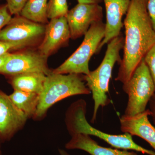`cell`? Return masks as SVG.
<instances>
[{"instance_id":"obj_20","label":"cell","mask_w":155,"mask_h":155,"mask_svg":"<svg viewBox=\"0 0 155 155\" xmlns=\"http://www.w3.org/2000/svg\"><path fill=\"white\" fill-rule=\"evenodd\" d=\"M7 5L11 15H19L28 0H6Z\"/></svg>"},{"instance_id":"obj_25","label":"cell","mask_w":155,"mask_h":155,"mask_svg":"<svg viewBox=\"0 0 155 155\" xmlns=\"http://www.w3.org/2000/svg\"><path fill=\"white\" fill-rule=\"evenodd\" d=\"M10 54L11 53L10 52H7L3 55L0 56V69L4 66V64L8 59Z\"/></svg>"},{"instance_id":"obj_5","label":"cell","mask_w":155,"mask_h":155,"mask_svg":"<svg viewBox=\"0 0 155 155\" xmlns=\"http://www.w3.org/2000/svg\"><path fill=\"white\" fill-rule=\"evenodd\" d=\"M105 24L102 21L92 24L82 43L76 51L59 67L52 70L58 74H89V63L105 36Z\"/></svg>"},{"instance_id":"obj_4","label":"cell","mask_w":155,"mask_h":155,"mask_svg":"<svg viewBox=\"0 0 155 155\" xmlns=\"http://www.w3.org/2000/svg\"><path fill=\"white\" fill-rule=\"evenodd\" d=\"M124 38L122 35L116 37L107 44L105 55L101 63L95 70L84 75L86 85L92 94L94 103L91 122L94 123L100 107H104L110 102L108 98L109 83L112 71L116 62L120 64L121 59L119 52L123 49Z\"/></svg>"},{"instance_id":"obj_26","label":"cell","mask_w":155,"mask_h":155,"mask_svg":"<svg viewBox=\"0 0 155 155\" xmlns=\"http://www.w3.org/2000/svg\"><path fill=\"white\" fill-rule=\"evenodd\" d=\"M78 3H86V4H99L103 2V0H77Z\"/></svg>"},{"instance_id":"obj_28","label":"cell","mask_w":155,"mask_h":155,"mask_svg":"<svg viewBox=\"0 0 155 155\" xmlns=\"http://www.w3.org/2000/svg\"><path fill=\"white\" fill-rule=\"evenodd\" d=\"M2 151H1V146H0V154H2Z\"/></svg>"},{"instance_id":"obj_12","label":"cell","mask_w":155,"mask_h":155,"mask_svg":"<svg viewBox=\"0 0 155 155\" xmlns=\"http://www.w3.org/2000/svg\"><path fill=\"white\" fill-rule=\"evenodd\" d=\"M106 14L105 36L97 50L98 53L105 45L121 35L123 26L122 17L126 14L130 0H103Z\"/></svg>"},{"instance_id":"obj_3","label":"cell","mask_w":155,"mask_h":155,"mask_svg":"<svg viewBox=\"0 0 155 155\" xmlns=\"http://www.w3.org/2000/svg\"><path fill=\"white\" fill-rule=\"evenodd\" d=\"M91 93L82 74H62L52 72L46 75L39 94L37 109L32 118L35 121L44 119L51 107L61 100L78 95Z\"/></svg>"},{"instance_id":"obj_8","label":"cell","mask_w":155,"mask_h":155,"mask_svg":"<svg viewBox=\"0 0 155 155\" xmlns=\"http://www.w3.org/2000/svg\"><path fill=\"white\" fill-rule=\"evenodd\" d=\"M48 59L38 51L33 50L11 53L8 59L0 69V74L9 77L30 72H40L48 75L52 70L48 66Z\"/></svg>"},{"instance_id":"obj_2","label":"cell","mask_w":155,"mask_h":155,"mask_svg":"<svg viewBox=\"0 0 155 155\" xmlns=\"http://www.w3.org/2000/svg\"><path fill=\"white\" fill-rule=\"evenodd\" d=\"M86 102L79 99L72 103L65 114V122L70 136L82 133L97 137L110 145L114 148L132 150L149 155H155V152L147 149L137 144L132 136L128 133L115 135L105 133L92 126L86 119Z\"/></svg>"},{"instance_id":"obj_30","label":"cell","mask_w":155,"mask_h":155,"mask_svg":"<svg viewBox=\"0 0 155 155\" xmlns=\"http://www.w3.org/2000/svg\"><path fill=\"white\" fill-rule=\"evenodd\" d=\"M0 1H1V0H0Z\"/></svg>"},{"instance_id":"obj_23","label":"cell","mask_w":155,"mask_h":155,"mask_svg":"<svg viewBox=\"0 0 155 155\" xmlns=\"http://www.w3.org/2000/svg\"><path fill=\"white\" fill-rule=\"evenodd\" d=\"M11 50H16V46L14 44L0 41V56Z\"/></svg>"},{"instance_id":"obj_15","label":"cell","mask_w":155,"mask_h":155,"mask_svg":"<svg viewBox=\"0 0 155 155\" xmlns=\"http://www.w3.org/2000/svg\"><path fill=\"white\" fill-rule=\"evenodd\" d=\"M46 75L40 72H30L10 77V83L14 90L35 93L42 90Z\"/></svg>"},{"instance_id":"obj_29","label":"cell","mask_w":155,"mask_h":155,"mask_svg":"<svg viewBox=\"0 0 155 155\" xmlns=\"http://www.w3.org/2000/svg\"><path fill=\"white\" fill-rule=\"evenodd\" d=\"M0 155H2V153L1 154H0Z\"/></svg>"},{"instance_id":"obj_18","label":"cell","mask_w":155,"mask_h":155,"mask_svg":"<svg viewBox=\"0 0 155 155\" xmlns=\"http://www.w3.org/2000/svg\"><path fill=\"white\" fill-rule=\"evenodd\" d=\"M68 11L67 0H48V19L66 17Z\"/></svg>"},{"instance_id":"obj_21","label":"cell","mask_w":155,"mask_h":155,"mask_svg":"<svg viewBox=\"0 0 155 155\" xmlns=\"http://www.w3.org/2000/svg\"><path fill=\"white\" fill-rule=\"evenodd\" d=\"M11 15L7 5L0 7V33L12 19Z\"/></svg>"},{"instance_id":"obj_27","label":"cell","mask_w":155,"mask_h":155,"mask_svg":"<svg viewBox=\"0 0 155 155\" xmlns=\"http://www.w3.org/2000/svg\"><path fill=\"white\" fill-rule=\"evenodd\" d=\"M58 150H59V153H60L61 155H71L69 154V153L67 152L65 150L59 149Z\"/></svg>"},{"instance_id":"obj_9","label":"cell","mask_w":155,"mask_h":155,"mask_svg":"<svg viewBox=\"0 0 155 155\" xmlns=\"http://www.w3.org/2000/svg\"><path fill=\"white\" fill-rule=\"evenodd\" d=\"M66 17L71 38L76 39L84 35L92 24L102 21L103 8L99 4L78 3Z\"/></svg>"},{"instance_id":"obj_16","label":"cell","mask_w":155,"mask_h":155,"mask_svg":"<svg viewBox=\"0 0 155 155\" xmlns=\"http://www.w3.org/2000/svg\"><path fill=\"white\" fill-rule=\"evenodd\" d=\"M9 96L13 104L25 114L28 119L33 118L38 106L39 94L35 93L14 90Z\"/></svg>"},{"instance_id":"obj_19","label":"cell","mask_w":155,"mask_h":155,"mask_svg":"<svg viewBox=\"0 0 155 155\" xmlns=\"http://www.w3.org/2000/svg\"><path fill=\"white\" fill-rule=\"evenodd\" d=\"M143 59L149 69L155 87V45L147 53Z\"/></svg>"},{"instance_id":"obj_7","label":"cell","mask_w":155,"mask_h":155,"mask_svg":"<svg viewBox=\"0 0 155 155\" xmlns=\"http://www.w3.org/2000/svg\"><path fill=\"white\" fill-rule=\"evenodd\" d=\"M45 27L46 24L16 15L1 31L0 41L14 44L16 50L32 47L41 42Z\"/></svg>"},{"instance_id":"obj_14","label":"cell","mask_w":155,"mask_h":155,"mask_svg":"<svg viewBox=\"0 0 155 155\" xmlns=\"http://www.w3.org/2000/svg\"><path fill=\"white\" fill-rule=\"evenodd\" d=\"M71 136V139L65 144L67 150H82L91 155H138L127 150H121L101 146L90 136L84 134H75Z\"/></svg>"},{"instance_id":"obj_17","label":"cell","mask_w":155,"mask_h":155,"mask_svg":"<svg viewBox=\"0 0 155 155\" xmlns=\"http://www.w3.org/2000/svg\"><path fill=\"white\" fill-rule=\"evenodd\" d=\"M48 2V0H28L19 15L37 23L47 24Z\"/></svg>"},{"instance_id":"obj_22","label":"cell","mask_w":155,"mask_h":155,"mask_svg":"<svg viewBox=\"0 0 155 155\" xmlns=\"http://www.w3.org/2000/svg\"><path fill=\"white\" fill-rule=\"evenodd\" d=\"M147 11L155 31V0H147Z\"/></svg>"},{"instance_id":"obj_10","label":"cell","mask_w":155,"mask_h":155,"mask_svg":"<svg viewBox=\"0 0 155 155\" xmlns=\"http://www.w3.org/2000/svg\"><path fill=\"white\" fill-rule=\"evenodd\" d=\"M28 118L0 90V142L10 141L24 127Z\"/></svg>"},{"instance_id":"obj_1","label":"cell","mask_w":155,"mask_h":155,"mask_svg":"<svg viewBox=\"0 0 155 155\" xmlns=\"http://www.w3.org/2000/svg\"><path fill=\"white\" fill-rule=\"evenodd\" d=\"M147 0H130L123 25L124 54L116 81L125 83L149 51L155 45V31L147 8Z\"/></svg>"},{"instance_id":"obj_6","label":"cell","mask_w":155,"mask_h":155,"mask_svg":"<svg viewBox=\"0 0 155 155\" xmlns=\"http://www.w3.org/2000/svg\"><path fill=\"white\" fill-rule=\"evenodd\" d=\"M123 91L128 96L124 115L133 116L144 112L155 93L154 84L143 59L130 79L123 84Z\"/></svg>"},{"instance_id":"obj_11","label":"cell","mask_w":155,"mask_h":155,"mask_svg":"<svg viewBox=\"0 0 155 155\" xmlns=\"http://www.w3.org/2000/svg\"><path fill=\"white\" fill-rule=\"evenodd\" d=\"M70 38V30L66 17L51 19L46 24L44 36L38 51L48 58L59 48L68 44Z\"/></svg>"},{"instance_id":"obj_13","label":"cell","mask_w":155,"mask_h":155,"mask_svg":"<svg viewBox=\"0 0 155 155\" xmlns=\"http://www.w3.org/2000/svg\"><path fill=\"white\" fill-rule=\"evenodd\" d=\"M149 109L140 114L120 117V129L124 133L136 136L144 140L155 150V127L149 119Z\"/></svg>"},{"instance_id":"obj_24","label":"cell","mask_w":155,"mask_h":155,"mask_svg":"<svg viewBox=\"0 0 155 155\" xmlns=\"http://www.w3.org/2000/svg\"><path fill=\"white\" fill-rule=\"evenodd\" d=\"M148 104L149 106V110L150 113V116L151 117L153 125L155 127V93L150 100Z\"/></svg>"}]
</instances>
